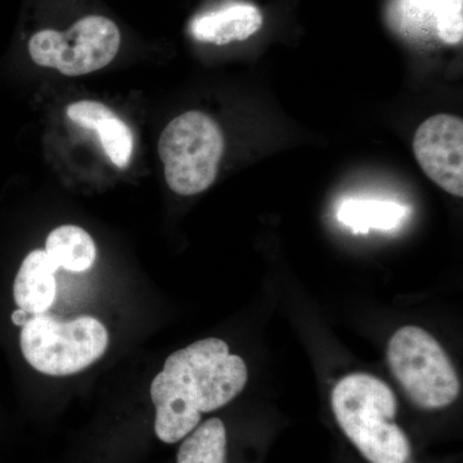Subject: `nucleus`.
Here are the masks:
<instances>
[{"label": "nucleus", "mask_w": 463, "mask_h": 463, "mask_svg": "<svg viewBox=\"0 0 463 463\" xmlns=\"http://www.w3.org/2000/svg\"><path fill=\"white\" fill-rule=\"evenodd\" d=\"M248 383V368L221 339L196 341L176 350L151 385L156 408L155 432L166 444L178 443L199 426L201 414L224 407Z\"/></svg>", "instance_id": "f257e3e1"}, {"label": "nucleus", "mask_w": 463, "mask_h": 463, "mask_svg": "<svg viewBox=\"0 0 463 463\" xmlns=\"http://www.w3.org/2000/svg\"><path fill=\"white\" fill-rule=\"evenodd\" d=\"M58 268L44 250L30 252L16 274L14 282V298L20 309L30 315H43L56 300Z\"/></svg>", "instance_id": "9b49d317"}, {"label": "nucleus", "mask_w": 463, "mask_h": 463, "mask_svg": "<svg viewBox=\"0 0 463 463\" xmlns=\"http://www.w3.org/2000/svg\"><path fill=\"white\" fill-rule=\"evenodd\" d=\"M263 16L249 3H232L215 11L194 18L190 25L192 36L197 41L215 45L242 42L258 33Z\"/></svg>", "instance_id": "9d476101"}, {"label": "nucleus", "mask_w": 463, "mask_h": 463, "mask_svg": "<svg viewBox=\"0 0 463 463\" xmlns=\"http://www.w3.org/2000/svg\"><path fill=\"white\" fill-rule=\"evenodd\" d=\"M32 317L33 315L27 313L26 310L18 307L17 310L12 313V322H14V325L18 326V327H24Z\"/></svg>", "instance_id": "2eb2a0df"}, {"label": "nucleus", "mask_w": 463, "mask_h": 463, "mask_svg": "<svg viewBox=\"0 0 463 463\" xmlns=\"http://www.w3.org/2000/svg\"><path fill=\"white\" fill-rule=\"evenodd\" d=\"M227 432L223 421L210 419L185 437L179 448L178 463H225Z\"/></svg>", "instance_id": "4468645a"}, {"label": "nucleus", "mask_w": 463, "mask_h": 463, "mask_svg": "<svg viewBox=\"0 0 463 463\" xmlns=\"http://www.w3.org/2000/svg\"><path fill=\"white\" fill-rule=\"evenodd\" d=\"M407 215V207L392 201L350 199L337 210V219L354 233L392 230Z\"/></svg>", "instance_id": "ddd939ff"}, {"label": "nucleus", "mask_w": 463, "mask_h": 463, "mask_svg": "<svg viewBox=\"0 0 463 463\" xmlns=\"http://www.w3.org/2000/svg\"><path fill=\"white\" fill-rule=\"evenodd\" d=\"M45 252L58 269L81 273L96 263L97 248L90 234L78 225H61L52 231Z\"/></svg>", "instance_id": "f8f14e48"}, {"label": "nucleus", "mask_w": 463, "mask_h": 463, "mask_svg": "<svg viewBox=\"0 0 463 463\" xmlns=\"http://www.w3.org/2000/svg\"><path fill=\"white\" fill-rule=\"evenodd\" d=\"M20 346L27 364L38 373L71 376L87 370L105 355L109 332L94 317L61 321L43 313L33 316L21 327Z\"/></svg>", "instance_id": "7ed1b4c3"}, {"label": "nucleus", "mask_w": 463, "mask_h": 463, "mask_svg": "<svg viewBox=\"0 0 463 463\" xmlns=\"http://www.w3.org/2000/svg\"><path fill=\"white\" fill-rule=\"evenodd\" d=\"M332 410L341 430L371 463H407L411 446L395 423L392 390L373 374L353 373L332 392Z\"/></svg>", "instance_id": "f03ea898"}, {"label": "nucleus", "mask_w": 463, "mask_h": 463, "mask_svg": "<svg viewBox=\"0 0 463 463\" xmlns=\"http://www.w3.org/2000/svg\"><path fill=\"white\" fill-rule=\"evenodd\" d=\"M390 370L414 404L438 410L458 398V376L447 353L428 331L407 326L392 335L388 346Z\"/></svg>", "instance_id": "39448f33"}, {"label": "nucleus", "mask_w": 463, "mask_h": 463, "mask_svg": "<svg viewBox=\"0 0 463 463\" xmlns=\"http://www.w3.org/2000/svg\"><path fill=\"white\" fill-rule=\"evenodd\" d=\"M120 44V30L114 21L93 14L80 18L65 33L42 30L33 33L29 53L36 65L80 76L108 66Z\"/></svg>", "instance_id": "423d86ee"}, {"label": "nucleus", "mask_w": 463, "mask_h": 463, "mask_svg": "<svg viewBox=\"0 0 463 463\" xmlns=\"http://www.w3.org/2000/svg\"><path fill=\"white\" fill-rule=\"evenodd\" d=\"M416 160L435 184L453 196H463V121L439 114L417 129L413 139Z\"/></svg>", "instance_id": "0eeeda50"}, {"label": "nucleus", "mask_w": 463, "mask_h": 463, "mask_svg": "<svg viewBox=\"0 0 463 463\" xmlns=\"http://www.w3.org/2000/svg\"><path fill=\"white\" fill-rule=\"evenodd\" d=\"M223 151L221 128L200 111L174 118L158 139L167 185L182 196L201 194L214 183Z\"/></svg>", "instance_id": "20e7f679"}, {"label": "nucleus", "mask_w": 463, "mask_h": 463, "mask_svg": "<svg viewBox=\"0 0 463 463\" xmlns=\"http://www.w3.org/2000/svg\"><path fill=\"white\" fill-rule=\"evenodd\" d=\"M390 18L410 38H438L455 45L463 38V0H394Z\"/></svg>", "instance_id": "6e6552de"}, {"label": "nucleus", "mask_w": 463, "mask_h": 463, "mask_svg": "<svg viewBox=\"0 0 463 463\" xmlns=\"http://www.w3.org/2000/svg\"><path fill=\"white\" fill-rule=\"evenodd\" d=\"M66 114L75 124L99 132L100 145L115 166H128L133 154V133L109 106L97 100H79L67 108Z\"/></svg>", "instance_id": "1a4fd4ad"}]
</instances>
